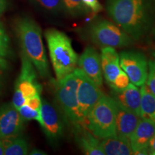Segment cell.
<instances>
[{"label": "cell", "mask_w": 155, "mask_h": 155, "mask_svg": "<svg viewBox=\"0 0 155 155\" xmlns=\"http://www.w3.org/2000/svg\"><path fill=\"white\" fill-rule=\"evenodd\" d=\"M153 0H108L106 10L112 20L134 40L147 34L152 22Z\"/></svg>", "instance_id": "obj_1"}, {"label": "cell", "mask_w": 155, "mask_h": 155, "mask_svg": "<svg viewBox=\"0 0 155 155\" xmlns=\"http://www.w3.org/2000/svg\"><path fill=\"white\" fill-rule=\"evenodd\" d=\"M15 32L22 48V53L32 63L42 78H49V63L39 25L30 17H22L17 20Z\"/></svg>", "instance_id": "obj_2"}, {"label": "cell", "mask_w": 155, "mask_h": 155, "mask_svg": "<svg viewBox=\"0 0 155 155\" xmlns=\"http://www.w3.org/2000/svg\"><path fill=\"white\" fill-rule=\"evenodd\" d=\"M45 37L56 80H60L74 71L78 57L71 39L64 32L54 28L48 29Z\"/></svg>", "instance_id": "obj_3"}, {"label": "cell", "mask_w": 155, "mask_h": 155, "mask_svg": "<svg viewBox=\"0 0 155 155\" xmlns=\"http://www.w3.org/2000/svg\"><path fill=\"white\" fill-rule=\"evenodd\" d=\"M80 82L78 68L55 82V96L65 121L73 128L83 125L85 127L78 111L77 89Z\"/></svg>", "instance_id": "obj_4"}, {"label": "cell", "mask_w": 155, "mask_h": 155, "mask_svg": "<svg viewBox=\"0 0 155 155\" xmlns=\"http://www.w3.org/2000/svg\"><path fill=\"white\" fill-rule=\"evenodd\" d=\"M86 127L98 139L116 137V104L111 96L101 97L87 117Z\"/></svg>", "instance_id": "obj_5"}, {"label": "cell", "mask_w": 155, "mask_h": 155, "mask_svg": "<svg viewBox=\"0 0 155 155\" xmlns=\"http://www.w3.org/2000/svg\"><path fill=\"white\" fill-rule=\"evenodd\" d=\"M90 40L98 45L113 48L129 47L135 40L114 23L99 19L93 22L87 31Z\"/></svg>", "instance_id": "obj_6"}, {"label": "cell", "mask_w": 155, "mask_h": 155, "mask_svg": "<svg viewBox=\"0 0 155 155\" xmlns=\"http://www.w3.org/2000/svg\"><path fill=\"white\" fill-rule=\"evenodd\" d=\"M21 71L15 83L12 104L17 109L30 97L40 95L42 86L38 81V72L32 63L24 54L21 55Z\"/></svg>", "instance_id": "obj_7"}, {"label": "cell", "mask_w": 155, "mask_h": 155, "mask_svg": "<svg viewBox=\"0 0 155 155\" xmlns=\"http://www.w3.org/2000/svg\"><path fill=\"white\" fill-rule=\"evenodd\" d=\"M62 115L47 100L42 101L40 124L48 141L53 145L59 144L65 135V120Z\"/></svg>", "instance_id": "obj_8"}, {"label": "cell", "mask_w": 155, "mask_h": 155, "mask_svg": "<svg viewBox=\"0 0 155 155\" xmlns=\"http://www.w3.org/2000/svg\"><path fill=\"white\" fill-rule=\"evenodd\" d=\"M148 61L146 55L137 50H124L119 54V65L129 77L130 83L141 86L148 75Z\"/></svg>", "instance_id": "obj_9"}, {"label": "cell", "mask_w": 155, "mask_h": 155, "mask_svg": "<svg viewBox=\"0 0 155 155\" xmlns=\"http://www.w3.org/2000/svg\"><path fill=\"white\" fill-rule=\"evenodd\" d=\"M78 68L80 82L77 89L78 111L86 127V119L97 101L104 95L99 86Z\"/></svg>", "instance_id": "obj_10"}, {"label": "cell", "mask_w": 155, "mask_h": 155, "mask_svg": "<svg viewBox=\"0 0 155 155\" xmlns=\"http://www.w3.org/2000/svg\"><path fill=\"white\" fill-rule=\"evenodd\" d=\"M25 122L12 103L4 104L0 107V138L19 136L24 129Z\"/></svg>", "instance_id": "obj_11"}, {"label": "cell", "mask_w": 155, "mask_h": 155, "mask_svg": "<svg viewBox=\"0 0 155 155\" xmlns=\"http://www.w3.org/2000/svg\"><path fill=\"white\" fill-rule=\"evenodd\" d=\"M79 68L91 78L97 86L103 84V73L101 55L93 47H87L83 50L78 60Z\"/></svg>", "instance_id": "obj_12"}, {"label": "cell", "mask_w": 155, "mask_h": 155, "mask_svg": "<svg viewBox=\"0 0 155 155\" xmlns=\"http://www.w3.org/2000/svg\"><path fill=\"white\" fill-rule=\"evenodd\" d=\"M154 134L155 122L141 119L129 139L133 154H149V144Z\"/></svg>", "instance_id": "obj_13"}, {"label": "cell", "mask_w": 155, "mask_h": 155, "mask_svg": "<svg viewBox=\"0 0 155 155\" xmlns=\"http://www.w3.org/2000/svg\"><path fill=\"white\" fill-rule=\"evenodd\" d=\"M115 104L116 137L129 142V139L138 125L141 118L117 102L115 101Z\"/></svg>", "instance_id": "obj_14"}, {"label": "cell", "mask_w": 155, "mask_h": 155, "mask_svg": "<svg viewBox=\"0 0 155 155\" xmlns=\"http://www.w3.org/2000/svg\"><path fill=\"white\" fill-rule=\"evenodd\" d=\"M77 146L84 154L105 155L101 147L99 139L83 125L73 128Z\"/></svg>", "instance_id": "obj_15"}, {"label": "cell", "mask_w": 155, "mask_h": 155, "mask_svg": "<svg viewBox=\"0 0 155 155\" xmlns=\"http://www.w3.org/2000/svg\"><path fill=\"white\" fill-rule=\"evenodd\" d=\"M111 97L123 107L140 116L141 91L138 86L130 83L121 91H113Z\"/></svg>", "instance_id": "obj_16"}, {"label": "cell", "mask_w": 155, "mask_h": 155, "mask_svg": "<svg viewBox=\"0 0 155 155\" xmlns=\"http://www.w3.org/2000/svg\"><path fill=\"white\" fill-rule=\"evenodd\" d=\"M101 147L106 155L134 154L129 142L117 137L103 139L101 141Z\"/></svg>", "instance_id": "obj_17"}, {"label": "cell", "mask_w": 155, "mask_h": 155, "mask_svg": "<svg viewBox=\"0 0 155 155\" xmlns=\"http://www.w3.org/2000/svg\"><path fill=\"white\" fill-rule=\"evenodd\" d=\"M140 118L155 122V96L149 90L146 83L141 86Z\"/></svg>", "instance_id": "obj_18"}, {"label": "cell", "mask_w": 155, "mask_h": 155, "mask_svg": "<svg viewBox=\"0 0 155 155\" xmlns=\"http://www.w3.org/2000/svg\"><path fill=\"white\" fill-rule=\"evenodd\" d=\"M5 155H26L29 152L28 141L19 136L2 139Z\"/></svg>", "instance_id": "obj_19"}, {"label": "cell", "mask_w": 155, "mask_h": 155, "mask_svg": "<svg viewBox=\"0 0 155 155\" xmlns=\"http://www.w3.org/2000/svg\"><path fill=\"white\" fill-rule=\"evenodd\" d=\"M101 61L103 75L105 78L106 82L110 86L121 73L122 69L120 67L119 63L108 61L101 57Z\"/></svg>", "instance_id": "obj_20"}, {"label": "cell", "mask_w": 155, "mask_h": 155, "mask_svg": "<svg viewBox=\"0 0 155 155\" xmlns=\"http://www.w3.org/2000/svg\"><path fill=\"white\" fill-rule=\"evenodd\" d=\"M62 2L64 10L72 17L83 16L90 11L84 5L82 0H62Z\"/></svg>", "instance_id": "obj_21"}, {"label": "cell", "mask_w": 155, "mask_h": 155, "mask_svg": "<svg viewBox=\"0 0 155 155\" xmlns=\"http://www.w3.org/2000/svg\"><path fill=\"white\" fill-rule=\"evenodd\" d=\"M38 7L52 13L64 10L62 0H32Z\"/></svg>", "instance_id": "obj_22"}, {"label": "cell", "mask_w": 155, "mask_h": 155, "mask_svg": "<svg viewBox=\"0 0 155 155\" xmlns=\"http://www.w3.org/2000/svg\"><path fill=\"white\" fill-rule=\"evenodd\" d=\"M11 55L9 38L2 23L0 22V58H7Z\"/></svg>", "instance_id": "obj_23"}, {"label": "cell", "mask_w": 155, "mask_h": 155, "mask_svg": "<svg viewBox=\"0 0 155 155\" xmlns=\"http://www.w3.org/2000/svg\"><path fill=\"white\" fill-rule=\"evenodd\" d=\"M18 111L21 116L24 119L25 121L28 120H35L39 124L41 121V118H40V110L33 109L26 104H24L19 107Z\"/></svg>", "instance_id": "obj_24"}, {"label": "cell", "mask_w": 155, "mask_h": 155, "mask_svg": "<svg viewBox=\"0 0 155 155\" xmlns=\"http://www.w3.org/2000/svg\"><path fill=\"white\" fill-rule=\"evenodd\" d=\"M130 83L129 77L126 74L124 71L122 70L118 77L116 78L114 82L110 86L112 91H121L124 89L127 88Z\"/></svg>", "instance_id": "obj_25"}, {"label": "cell", "mask_w": 155, "mask_h": 155, "mask_svg": "<svg viewBox=\"0 0 155 155\" xmlns=\"http://www.w3.org/2000/svg\"><path fill=\"white\" fill-rule=\"evenodd\" d=\"M145 83L155 96V60H151L148 62V75Z\"/></svg>", "instance_id": "obj_26"}, {"label": "cell", "mask_w": 155, "mask_h": 155, "mask_svg": "<svg viewBox=\"0 0 155 155\" xmlns=\"http://www.w3.org/2000/svg\"><path fill=\"white\" fill-rule=\"evenodd\" d=\"M101 57L105 58L108 61L119 63V55L116 52L115 48L110 47V46L102 47Z\"/></svg>", "instance_id": "obj_27"}, {"label": "cell", "mask_w": 155, "mask_h": 155, "mask_svg": "<svg viewBox=\"0 0 155 155\" xmlns=\"http://www.w3.org/2000/svg\"><path fill=\"white\" fill-rule=\"evenodd\" d=\"M83 3L89 10L94 13H98L103 9L102 5L98 0H82Z\"/></svg>", "instance_id": "obj_28"}, {"label": "cell", "mask_w": 155, "mask_h": 155, "mask_svg": "<svg viewBox=\"0 0 155 155\" xmlns=\"http://www.w3.org/2000/svg\"><path fill=\"white\" fill-rule=\"evenodd\" d=\"M25 104H26L27 105H28L30 107L33 108V109L40 111L42 106V99L40 98V95L38 94L30 97V98H29L26 101Z\"/></svg>", "instance_id": "obj_29"}, {"label": "cell", "mask_w": 155, "mask_h": 155, "mask_svg": "<svg viewBox=\"0 0 155 155\" xmlns=\"http://www.w3.org/2000/svg\"><path fill=\"white\" fill-rule=\"evenodd\" d=\"M7 67H8V64H7L5 58H0V91H1L2 84L4 75H5Z\"/></svg>", "instance_id": "obj_30"}, {"label": "cell", "mask_w": 155, "mask_h": 155, "mask_svg": "<svg viewBox=\"0 0 155 155\" xmlns=\"http://www.w3.org/2000/svg\"><path fill=\"white\" fill-rule=\"evenodd\" d=\"M148 151H149V154L155 155V134L153 136L152 139H151L150 144H149Z\"/></svg>", "instance_id": "obj_31"}, {"label": "cell", "mask_w": 155, "mask_h": 155, "mask_svg": "<svg viewBox=\"0 0 155 155\" xmlns=\"http://www.w3.org/2000/svg\"><path fill=\"white\" fill-rule=\"evenodd\" d=\"M31 155H46L47 153L41 150H38V149H33L31 152L29 153Z\"/></svg>", "instance_id": "obj_32"}, {"label": "cell", "mask_w": 155, "mask_h": 155, "mask_svg": "<svg viewBox=\"0 0 155 155\" xmlns=\"http://www.w3.org/2000/svg\"><path fill=\"white\" fill-rule=\"evenodd\" d=\"M7 7V1L6 0H0V17L2 15Z\"/></svg>", "instance_id": "obj_33"}, {"label": "cell", "mask_w": 155, "mask_h": 155, "mask_svg": "<svg viewBox=\"0 0 155 155\" xmlns=\"http://www.w3.org/2000/svg\"><path fill=\"white\" fill-rule=\"evenodd\" d=\"M4 154H5V146H4L2 139L0 138V155Z\"/></svg>", "instance_id": "obj_34"}, {"label": "cell", "mask_w": 155, "mask_h": 155, "mask_svg": "<svg viewBox=\"0 0 155 155\" xmlns=\"http://www.w3.org/2000/svg\"><path fill=\"white\" fill-rule=\"evenodd\" d=\"M152 55H153V57H154V59H155V50L152 52Z\"/></svg>", "instance_id": "obj_35"}, {"label": "cell", "mask_w": 155, "mask_h": 155, "mask_svg": "<svg viewBox=\"0 0 155 155\" xmlns=\"http://www.w3.org/2000/svg\"><path fill=\"white\" fill-rule=\"evenodd\" d=\"M154 38H155V29H154Z\"/></svg>", "instance_id": "obj_36"}]
</instances>
